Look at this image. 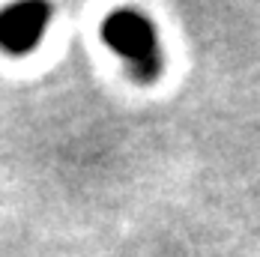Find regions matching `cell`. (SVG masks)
<instances>
[{
    "label": "cell",
    "instance_id": "obj_1",
    "mask_svg": "<svg viewBox=\"0 0 260 257\" xmlns=\"http://www.w3.org/2000/svg\"><path fill=\"white\" fill-rule=\"evenodd\" d=\"M102 39L117 54L135 81L153 84L161 75V45L153 21L135 9H117L105 18Z\"/></svg>",
    "mask_w": 260,
    "mask_h": 257
},
{
    "label": "cell",
    "instance_id": "obj_2",
    "mask_svg": "<svg viewBox=\"0 0 260 257\" xmlns=\"http://www.w3.org/2000/svg\"><path fill=\"white\" fill-rule=\"evenodd\" d=\"M51 21L48 3H15L0 9V51L12 57L30 54L45 36Z\"/></svg>",
    "mask_w": 260,
    "mask_h": 257
}]
</instances>
